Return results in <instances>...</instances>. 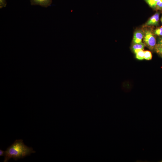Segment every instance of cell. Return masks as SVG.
Returning <instances> with one entry per match:
<instances>
[{
	"mask_svg": "<svg viewBox=\"0 0 162 162\" xmlns=\"http://www.w3.org/2000/svg\"><path fill=\"white\" fill-rule=\"evenodd\" d=\"M35 152L32 147L25 145L22 140H16L5 151L3 162H8L11 158L16 161Z\"/></svg>",
	"mask_w": 162,
	"mask_h": 162,
	"instance_id": "obj_1",
	"label": "cell"
},
{
	"mask_svg": "<svg viewBox=\"0 0 162 162\" xmlns=\"http://www.w3.org/2000/svg\"><path fill=\"white\" fill-rule=\"evenodd\" d=\"M144 30L143 40L145 44L150 49L152 50L156 45V40L152 30L145 29Z\"/></svg>",
	"mask_w": 162,
	"mask_h": 162,
	"instance_id": "obj_2",
	"label": "cell"
},
{
	"mask_svg": "<svg viewBox=\"0 0 162 162\" xmlns=\"http://www.w3.org/2000/svg\"><path fill=\"white\" fill-rule=\"evenodd\" d=\"M159 13L157 12L149 19L143 26L146 27L152 26H158L159 25Z\"/></svg>",
	"mask_w": 162,
	"mask_h": 162,
	"instance_id": "obj_3",
	"label": "cell"
},
{
	"mask_svg": "<svg viewBox=\"0 0 162 162\" xmlns=\"http://www.w3.org/2000/svg\"><path fill=\"white\" fill-rule=\"evenodd\" d=\"M144 34V30L142 29H139L136 31L134 33L133 38V41L134 43H142Z\"/></svg>",
	"mask_w": 162,
	"mask_h": 162,
	"instance_id": "obj_4",
	"label": "cell"
},
{
	"mask_svg": "<svg viewBox=\"0 0 162 162\" xmlns=\"http://www.w3.org/2000/svg\"><path fill=\"white\" fill-rule=\"evenodd\" d=\"M32 5H38L41 6L47 7L50 6L52 0H30Z\"/></svg>",
	"mask_w": 162,
	"mask_h": 162,
	"instance_id": "obj_5",
	"label": "cell"
},
{
	"mask_svg": "<svg viewBox=\"0 0 162 162\" xmlns=\"http://www.w3.org/2000/svg\"><path fill=\"white\" fill-rule=\"evenodd\" d=\"M136 54V58L139 60L144 58V51L142 50H137L134 51Z\"/></svg>",
	"mask_w": 162,
	"mask_h": 162,
	"instance_id": "obj_6",
	"label": "cell"
},
{
	"mask_svg": "<svg viewBox=\"0 0 162 162\" xmlns=\"http://www.w3.org/2000/svg\"><path fill=\"white\" fill-rule=\"evenodd\" d=\"M145 46V44L142 42L139 43H134L132 46V49L134 51L137 50H143Z\"/></svg>",
	"mask_w": 162,
	"mask_h": 162,
	"instance_id": "obj_7",
	"label": "cell"
},
{
	"mask_svg": "<svg viewBox=\"0 0 162 162\" xmlns=\"http://www.w3.org/2000/svg\"><path fill=\"white\" fill-rule=\"evenodd\" d=\"M159 0H144L147 4L153 9L155 7L156 4Z\"/></svg>",
	"mask_w": 162,
	"mask_h": 162,
	"instance_id": "obj_8",
	"label": "cell"
},
{
	"mask_svg": "<svg viewBox=\"0 0 162 162\" xmlns=\"http://www.w3.org/2000/svg\"><path fill=\"white\" fill-rule=\"evenodd\" d=\"M152 57L151 52L149 51H144V59L147 60H151Z\"/></svg>",
	"mask_w": 162,
	"mask_h": 162,
	"instance_id": "obj_9",
	"label": "cell"
},
{
	"mask_svg": "<svg viewBox=\"0 0 162 162\" xmlns=\"http://www.w3.org/2000/svg\"><path fill=\"white\" fill-rule=\"evenodd\" d=\"M154 9L162 11V0H159L157 2Z\"/></svg>",
	"mask_w": 162,
	"mask_h": 162,
	"instance_id": "obj_10",
	"label": "cell"
},
{
	"mask_svg": "<svg viewBox=\"0 0 162 162\" xmlns=\"http://www.w3.org/2000/svg\"><path fill=\"white\" fill-rule=\"evenodd\" d=\"M154 33L158 36H162V26L156 28L154 31Z\"/></svg>",
	"mask_w": 162,
	"mask_h": 162,
	"instance_id": "obj_11",
	"label": "cell"
},
{
	"mask_svg": "<svg viewBox=\"0 0 162 162\" xmlns=\"http://www.w3.org/2000/svg\"><path fill=\"white\" fill-rule=\"evenodd\" d=\"M157 52L162 54V45L158 44L155 47Z\"/></svg>",
	"mask_w": 162,
	"mask_h": 162,
	"instance_id": "obj_12",
	"label": "cell"
},
{
	"mask_svg": "<svg viewBox=\"0 0 162 162\" xmlns=\"http://www.w3.org/2000/svg\"><path fill=\"white\" fill-rule=\"evenodd\" d=\"M6 0H0V8H2L6 6Z\"/></svg>",
	"mask_w": 162,
	"mask_h": 162,
	"instance_id": "obj_13",
	"label": "cell"
},
{
	"mask_svg": "<svg viewBox=\"0 0 162 162\" xmlns=\"http://www.w3.org/2000/svg\"><path fill=\"white\" fill-rule=\"evenodd\" d=\"M5 151L0 149V156H4Z\"/></svg>",
	"mask_w": 162,
	"mask_h": 162,
	"instance_id": "obj_14",
	"label": "cell"
},
{
	"mask_svg": "<svg viewBox=\"0 0 162 162\" xmlns=\"http://www.w3.org/2000/svg\"><path fill=\"white\" fill-rule=\"evenodd\" d=\"M158 44L162 45V38L160 39Z\"/></svg>",
	"mask_w": 162,
	"mask_h": 162,
	"instance_id": "obj_15",
	"label": "cell"
},
{
	"mask_svg": "<svg viewBox=\"0 0 162 162\" xmlns=\"http://www.w3.org/2000/svg\"><path fill=\"white\" fill-rule=\"evenodd\" d=\"M161 23H162V17H161Z\"/></svg>",
	"mask_w": 162,
	"mask_h": 162,
	"instance_id": "obj_16",
	"label": "cell"
},
{
	"mask_svg": "<svg viewBox=\"0 0 162 162\" xmlns=\"http://www.w3.org/2000/svg\"><path fill=\"white\" fill-rule=\"evenodd\" d=\"M158 162H162V160H160V161H158Z\"/></svg>",
	"mask_w": 162,
	"mask_h": 162,
	"instance_id": "obj_17",
	"label": "cell"
}]
</instances>
